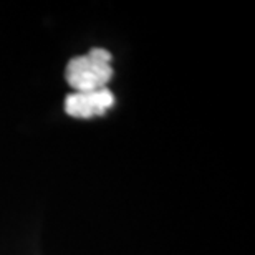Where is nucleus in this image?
Returning a JSON list of instances; mask_svg holds the SVG:
<instances>
[{
	"instance_id": "f257e3e1",
	"label": "nucleus",
	"mask_w": 255,
	"mask_h": 255,
	"mask_svg": "<svg viewBox=\"0 0 255 255\" xmlns=\"http://www.w3.org/2000/svg\"><path fill=\"white\" fill-rule=\"evenodd\" d=\"M66 81L75 91L106 88L113 78L111 53L105 48H93L86 55L75 57L66 65Z\"/></svg>"
},
{
	"instance_id": "f03ea898",
	"label": "nucleus",
	"mask_w": 255,
	"mask_h": 255,
	"mask_svg": "<svg viewBox=\"0 0 255 255\" xmlns=\"http://www.w3.org/2000/svg\"><path fill=\"white\" fill-rule=\"evenodd\" d=\"M115 105V95L108 86L93 91H73L66 95L65 111L71 118L90 120L103 116Z\"/></svg>"
}]
</instances>
